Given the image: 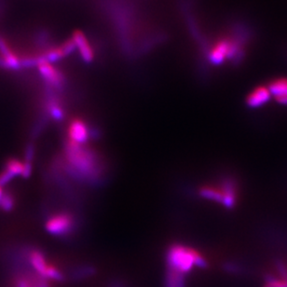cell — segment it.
I'll use <instances>...</instances> for the list:
<instances>
[{
	"mask_svg": "<svg viewBox=\"0 0 287 287\" xmlns=\"http://www.w3.org/2000/svg\"><path fill=\"white\" fill-rule=\"evenodd\" d=\"M65 155L66 170L69 174L89 180H94L100 175V162L97 154L84 145L67 139Z\"/></svg>",
	"mask_w": 287,
	"mask_h": 287,
	"instance_id": "cell-1",
	"label": "cell"
},
{
	"mask_svg": "<svg viewBox=\"0 0 287 287\" xmlns=\"http://www.w3.org/2000/svg\"><path fill=\"white\" fill-rule=\"evenodd\" d=\"M25 173V164L20 160L11 159L5 164L4 171L0 174V187L5 186L17 175H23Z\"/></svg>",
	"mask_w": 287,
	"mask_h": 287,
	"instance_id": "cell-8",
	"label": "cell"
},
{
	"mask_svg": "<svg viewBox=\"0 0 287 287\" xmlns=\"http://www.w3.org/2000/svg\"><path fill=\"white\" fill-rule=\"evenodd\" d=\"M223 193L222 204L227 208H233L237 201V185L231 177H226L220 185Z\"/></svg>",
	"mask_w": 287,
	"mask_h": 287,
	"instance_id": "cell-9",
	"label": "cell"
},
{
	"mask_svg": "<svg viewBox=\"0 0 287 287\" xmlns=\"http://www.w3.org/2000/svg\"><path fill=\"white\" fill-rule=\"evenodd\" d=\"M72 40L76 44V47L79 49L82 60L87 64L92 63L94 59V52L85 34L80 30H77L73 33Z\"/></svg>",
	"mask_w": 287,
	"mask_h": 287,
	"instance_id": "cell-7",
	"label": "cell"
},
{
	"mask_svg": "<svg viewBox=\"0 0 287 287\" xmlns=\"http://www.w3.org/2000/svg\"><path fill=\"white\" fill-rule=\"evenodd\" d=\"M95 273V269L93 267H82L76 269L72 274V278L75 280L85 279L88 277H91Z\"/></svg>",
	"mask_w": 287,
	"mask_h": 287,
	"instance_id": "cell-16",
	"label": "cell"
},
{
	"mask_svg": "<svg viewBox=\"0 0 287 287\" xmlns=\"http://www.w3.org/2000/svg\"><path fill=\"white\" fill-rule=\"evenodd\" d=\"M40 73L42 78L46 81V84L52 89L61 90L65 85L64 75L53 67L50 63H42L39 65Z\"/></svg>",
	"mask_w": 287,
	"mask_h": 287,
	"instance_id": "cell-5",
	"label": "cell"
},
{
	"mask_svg": "<svg viewBox=\"0 0 287 287\" xmlns=\"http://www.w3.org/2000/svg\"><path fill=\"white\" fill-rule=\"evenodd\" d=\"M267 89L276 99L287 97V79L274 80L269 83Z\"/></svg>",
	"mask_w": 287,
	"mask_h": 287,
	"instance_id": "cell-14",
	"label": "cell"
},
{
	"mask_svg": "<svg viewBox=\"0 0 287 287\" xmlns=\"http://www.w3.org/2000/svg\"><path fill=\"white\" fill-rule=\"evenodd\" d=\"M91 136L90 128L87 123L80 119H75L69 123L68 126V139L75 143L84 145Z\"/></svg>",
	"mask_w": 287,
	"mask_h": 287,
	"instance_id": "cell-6",
	"label": "cell"
},
{
	"mask_svg": "<svg viewBox=\"0 0 287 287\" xmlns=\"http://www.w3.org/2000/svg\"><path fill=\"white\" fill-rule=\"evenodd\" d=\"M265 287H287V278H273L269 277L267 280V283Z\"/></svg>",
	"mask_w": 287,
	"mask_h": 287,
	"instance_id": "cell-17",
	"label": "cell"
},
{
	"mask_svg": "<svg viewBox=\"0 0 287 287\" xmlns=\"http://www.w3.org/2000/svg\"><path fill=\"white\" fill-rule=\"evenodd\" d=\"M278 103H280L281 105H286L287 106V97H284V98H279V99H276Z\"/></svg>",
	"mask_w": 287,
	"mask_h": 287,
	"instance_id": "cell-18",
	"label": "cell"
},
{
	"mask_svg": "<svg viewBox=\"0 0 287 287\" xmlns=\"http://www.w3.org/2000/svg\"><path fill=\"white\" fill-rule=\"evenodd\" d=\"M15 205V198L10 192H4L0 199V209L5 212H10Z\"/></svg>",
	"mask_w": 287,
	"mask_h": 287,
	"instance_id": "cell-15",
	"label": "cell"
},
{
	"mask_svg": "<svg viewBox=\"0 0 287 287\" xmlns=\"http://www.w3.org/2000/svg\"><path fill=\"white\" fill-rule=\"evenodd\" d=\"M199 194L200 197L204 199L214 200V201L222 203L223 193H222L220 186H213V185L202 186L199 190Z\"/></svg>",
	"mask_w": 287,
	"mask_h": 287,
	"instance_id": "cell-12",
	"label": "cell"
},
{
	"mask_svg": "<svg viewBox=\"0 0 287 287\" xmlns=\"http://www.w3.org/2000/svg\"><path fill=\"white\" fill-rule=\"evenodd\" d=\"M271 94L268 89L263 86L255 88L248 94L246 97V105L252 108H257L266 105L268 101L270 100Z\"/></svg>",
	"mask_w": 287,
	"mask_h": 287,
	"instance_id": "cell-10",
	"label": "cell"
},
{
	"mask_svg": "<svg viewBox=\"0 0 287 287\" xmlns=\"http://www.w3.org/2000/svg\"><path fill=\"white\" fill-rule=\"evenodd\" d=\"M166 261L168 268L185 275L191 270L193 266L201 268L208 266L207 261L198 251L182 244H174L169 248Z\"/></svg>",
	"mask_w": 287,
	"mask_h": 287,
	"instance_id": "cell-2",
	"label": "cell"
},
{
	"mask_svg": "<svg viewBox=\"0 0 287 287\" xmlns=\"http://www.w3.org/2000/svg\"><path fill=\"white\" fill-rule=\"evenodd\" d=\"M109 287H123V285L120 283V281H113Z\"/></svg>",
	"mask_w": 287,
	"mask_h": 287,
	"instance_id": "cell-19",
	"label": "cell"
},
{
	"mask_svg": "<svg viewBox=\"0 0 287 287\" xmlns=\"http://www.w3.org/2000/svg\"><path fill=\"white\" fill-rule=\"evenodd\" d=\"M233 44V38L225 37L221 38L214 43V46L210 49L208 58L211 64L219 66L227 59V55Z\"/></svg>",
	"mask_w": 287,
	"mask_h": 287,
	"instance_id": "cell-4",
	"label": "cell"
},
{
	"mask_svg": "<svg viewBox=\"0 0 287 287\" xmlns=\"http://www.w3.org/2000/svg\"><path fill=\"white\" fill-rule=\"evenodd\" d=\"M185 274L168 268L166 272L165 287H186Z\"/></svg>",
	"mask_w": 287,
	"mask_h": 287,
	"instance_id": "cell-13",
	"label": "cell"
},
{
	"mask_svg": "<svg viewBox=\"0 0 287 287\" xmlns=\"http://www.w3.org/2000/svg\"><path fill=\"white\" fill-rule=\"evenodd\" d=\"M75 227L73 216L67 212L54 214L46 222L48 232L56 236H64L70 233Z\"/></svg>",
	"mask_w": 287,
	"mask_h": 287,
	"instance_id": "cell-3",
	"label": "cell"
},
{
	"mask_svg": "<svg viewBox=\"0 0 287 287\" xmlns=\"http://www.w3.org/2000/svg\"><path fill=\"white\" fill-rule=\"evenodd\" d=\"M28 257L34 269L39 273L40 277L46 279V273L50 264H48L44 254L38 249H33L30 251Z\"/></svg>",
	"mask_w": 287,
	"mask_h": 287,
	"instance_id": "cell-11",
	"label": "cell"
}]
</instances>
